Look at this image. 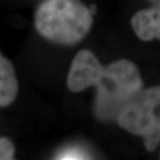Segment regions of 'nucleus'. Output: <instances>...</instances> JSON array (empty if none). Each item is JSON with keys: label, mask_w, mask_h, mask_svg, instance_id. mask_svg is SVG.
<instances>
[{"label": "nucleus", "mask_w": 160, "mask_h": 160, "mask_svg": "<svg viewBox=\"0 0 160 160\" xmlns=\"http://www.w3.org/2000/svg\"><path fill=\"white\" fill-rule=\"evenodd\" d=\"M92 15L91 8L80 0H46L37 9L34 25L46 40L72 46L88 36Z\"/></svg>", "instance_id": "1"}, {"label": "nucleus", "mask_w": 160, "mask_h": 160, "mask_svg": "<svg viewBox=\"0 0 160 160\" xmlns=\"http://www.w3.org/2000/svg\"><path fill=\"white\" fill-rule=\"evenodd\" d=\"M95 88L94 110L97 119L116 122L125 105L143 88V81L135 63L119 59L104 67Z\"/></svg>", "instance_id": "2"}, {"label": "nucleus", "mask_w": 160, "mask_h": 160, "mask_svg": "<svg viewBox=\"0 0 160 160\" xmlns=\"http://www.w3.org/2000/svg\"><path fill=\"white\" fill-rule=\"evenodd\" d=\"M116 122L127 132L142 137L149 152L155 151L160 143V85L139 91Z\"/></svg>", "instance_id": "3"}, {"label": "nucleus", "mask_w": 160, "mask_h": 160, "mask_svg": "<svg viewBox=\"0 0 160 160\" xmlns=\"http://www.w3.org/2000/svg\"><path fill=\"white\" fill-rule=\"evenodd\" d=\"M104 70V66L89 50L76 54L70 67L67 85L71 92H79L95 86Z\"/></svg>", "instance_id": "4"}, {"label": "nucleus", "mask_w": 160, "mask_h": 160, "mask_svg": "<svg viewBox=\"0 0 160 160\" xmlns=\"http://www.w3.org/2000/svg\"><path fill=\"white\" fill-rule=\"evenodd\" d=\"M131 26L139 40H160V2L136 12L131 19Z\"/></svg>", "instance_id": "5"}, {"label": "nucleus", "mask_w": 160, "mask_h": 160, "mask_svg": "<svg viewBox=\"0 0 160 160\" xmlns=\"http://www.w3.org/2000/svg\"><path fill=\"white\" fill-rule=\"evenodd\" d=\"M18 94V81L14 66L0 53V107L8 106Z\"/></svg>", "instance_id": "6"}, {"label": "nucleus", "mask_w": 160, "mask_h": 160, "mask_svg": "<svg viewBox=\"0 0 160 160\" xmlns=\"http://www.w3.org/2000/svg\"><path fill=\"white\" fill-rule=\"evenodd\" d=\"M88 155L83 151L81 148H76V147H71L62 152H60L57 155L56 159L62 160H72V159H88Z\"/></svg>", "instance_id": "7"}, {"label": "nucleus", "mask_w": 160, "mask_h": 160, "mask_svg": "<svg viewBox=\"0 0 160 160\" xmlns=\"http://www.w3.org/2000/svg\"><path fill=\"white\" fill-rule=\"evenodd\" d=\"M15 155V146L5 137L0 138V160H11Z\"/></svg>", "instance_id": "8"}, {"label": "nucleus", "mask_w": 160, "mask_h": 160, "mask_svg": "<svg viewBox=\"0 0 160 160\" xmlns=\"http://www.w3.org/2000/svg\"><path fill=\"white\" fill-rule=\"evenodd\" d=\"M151 1L155 3V2H160V0H151Z\"/></svg>", "instance_id": "9"}]
</instances>
